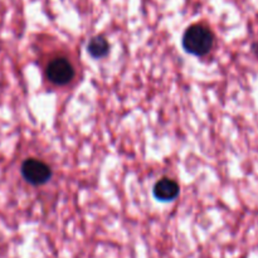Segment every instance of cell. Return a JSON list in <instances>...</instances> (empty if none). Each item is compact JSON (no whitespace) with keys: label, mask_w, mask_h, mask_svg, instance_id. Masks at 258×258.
Here are the masks:
<instances>
[{"label":"cell","mask_w":258,"mask_h":258,"mask_svg":"<svg viewBox=\"0 0 258 258\" xmlns=\"http://www.w3.org/2000/svg\"><path fill=\"white\" fill-rule=\"evenodd\" d=\"M214 43V34L207 25L193 24L183 35V47L194 55H204L209 53Z\"/></svg>","instance_id":"6da1fadb"},{"label":"cell","mask_w":258,"mask_h":258,"mask_svg":"<svg viewBox=\"0 0 258 258\" xmlns=\"http://www.w3.org/2000/svg\"><path fill=\"white\" fill-rule=\"evenodd\" d=\"M22 175L28 183L33 185H42L49 180L52 170L44 161L30 158L23 163Z\"/></svg>","instance_id":"7a4b0ae2"},{"label":"cell","mask_w":258,"mask_h":258,"mask_svg":"<svg viewBox=\"0 0 258 258\" xmlns=\"http://www.w3.org/2000/svg\"><path fill=\"white\" fill-rule=\"evenodd\" d=\"M45 73H47L48 80L58 86L67 85L75 77L73 66L71 64V62L67 58L63 57H58L50 60L47 66Z\"/></svg>","instance_id":"3957f363"},{"label":"cell","mask_w":258,"mask_h":258,"mask_svg":"<svg viewBox=\"0 0 258 258\" xmlns=\"http://www.w3.org/2000/svg\"><path fill=\"white\" fill-rule=\"evenodd\" d=\"M179 185L175 180L169 178H161L154 185V196L160 202L173 201L178 197Z\"/></svg>","instance_id":"277c9868"},{"label":"cell","mask_w":258,"mask_h":258,"mask_svg":"<svg viewBox=\"0 0 258 258\" xmlns=\"http://www.w3.org/2000/svg\"><path fill=\"white\" fill-rule=\"evenodd\" d=\"M88 53L95 58H101L107 54L108 42L103 37H95L88 43Z\"/></svg>","instance_id":"5b68a950"}]
</instances>
